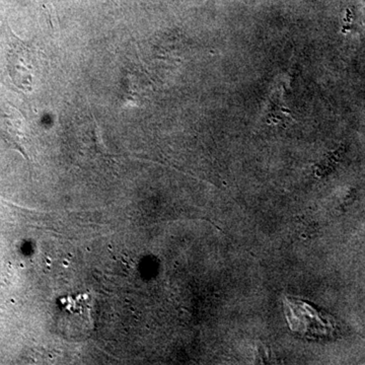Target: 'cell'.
Returning a JSON list of instances; mask_svg holds the SVG:
<instances>
[{
	"mask_svg": "<svg viewBox=\"0 0 365 365\" xmlns=\"http://www.w3.org/2000/svg\"><path fill=\"white\" fill-rule=\"evenodd\" d=\"M282 301L287 324L293 333L308 339L332 335L335 324L330 315L298 298L283 296Z\"/></svg>",
	"mask_w": 365,
	"mask_h": 365,
	"instance_id": "obj_1",
	"label": "cell"
},
{
	"mask_svg": "<svg viewBox=\"0 0 365 365\" xmlns=\"http://www.w3.org/2000/svg\"><path fill=\"white\" fill-rule=\"evenodd\" d=\"M0 136L11 147L18 150L25 155L26 159H29V155L26 152L23 118L13 106L0 107Z\"/></svg>",
	"mask_w": 365,
	"mask_h": 365,
	"instance_id": "obj_2",
	"label": "cell"
},
{
	"mask_svg": "<svg viewBox=\"0 0 365 365\" xmlns=\"http://www.w3.org/2000/svg\"><path fill=\"white\" fill-rule=\"evenodd\" d=\"M9 69L11 79L18 88L23 91H32L33 62L29 50L21 42L11 45L9 54Z\"/></svg>",
	"mask_w": 365,
	"mask_h": 365,
	"instance_id": "obj_3",
	"label": "cell"
}]
</instances>
